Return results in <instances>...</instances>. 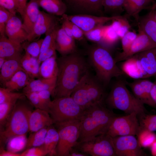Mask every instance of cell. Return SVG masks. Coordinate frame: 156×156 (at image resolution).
Wrapping results in <instances>:
<instances>
[{"label":"cell","instance_id":"obj_28","mask_svg":"<svg viewBox=\"0 0 156 156\" xmlns=\"http://www.w3.org/2000/svg\"><path fill=\"white\" fill-rule=\"evenodd\" d=\"M58 72V65L56 55L42 62L40 66L39 73L41 78L50 79L56 77Z\"/></svg>","mask_w":156,"mask_h":156},{"label":"cell","instance_id":"obj_21","mask_svg":"<svg viewBox=\"0 0 156 156\" xmlns=\"http://www.w3.org/2000/svg\"><path fill=\"white\" fill-rule=\"evenodd\" d=\"M56 81L57 77L50 79L40 78L36 79H32L23 88V93L39 92L48 90L51 92L52 96L53 98Z\"/></svg>","mask_w":156,"mask_h":156},{"label":"cell","instance_id":"obj_6","mask_svg":"<svg viewBox=\"0 0 156 156\" xmlns=\"http://www.w3.org/2000/svg\"><path fill=\"white\" fill-rule=\"evenodd\" d=\"M125 81L119 80L112 86L107 94L105 103L110 109L124 112L127 114L136 113L137 115L145 113L144 104L128 89Z\"/></svg>","mask_w":156,"mask_h":156},{"label":"cell","instance_id":"obj_24","mask_svg":"<svg viewBox=\"0 0 156 156\" xmlns=\"http://www.w3.org/2000/svg\"><path fill=\"white\" fill-rule=\"evenodd\" d=\"M121 69L124 74L135 80L148 78L133 56L125 60L122 64Z\"/></svg>","mask_w":156,"mask_h":156},{"label":"cell","instance_id":"obj_18","mask_svg":"<svg viewBox=\"0 0 156 156\" xmlns=\"http://www.w3.org/2000/svg\"><path fill=\"white\" fill-rule=\"evenodd\" d=\"M53 120L47 111L36 109L30 114L29 120V131L31 133L54 125Z\"/></svg>","mask_w":156,"mask_h":156},{"label":"cell","instance_id":"obj_23","mask_svg":"<svg viewBox=\"0 0 156 156\" xmlns=\"http://www.w3.org/2000/svg\"><path fill=\"white\" fill-rule=\"evenodd\" d=\"M21 57L8 59L0 68V82L2 85L9 80L18 71L24 70L21 62Z\"/></svg>","mask_w":156,"mask_h":156},{"label":"cell","instance_id":"obj_35","mask_svg":"<svg viewBox=\"0 0 156 156\" xmlns=\"http://www.w3.org/2000/svg\"><path fill=\"white\" fill-rule=\"evenodd\" d=\"M60 27L57 22L45 33V37L43 39L42 43L40 53L55 44L57 33Z\"/></svg>","mask_w":156,"mask_h":156},{"label":"cell","instance_id":"obj_50","mask_svg":"<svg viewBox=\"0 0 156 156\" xmlns=\"http://www.w3.org/2000/svg\"><path fill=\"white\" fill-rule=\"evenodd\" d=\"M70 25L73 38L75 40H83L85 37L83 31L78 26L70 21Z\"/></svg>","mask_w":156,"mask_h":156},{"label":"cell","instance_id":"obj_32","mask_svg":"<svg viewBox=\"0 0 156 156\" xmlns=\"http://www.w3.org/2000/svg\"><path fill=\"white\" fill-rule=\"evenodd\" d=\"M152 0H133L125 10L128 15L133 17L138 22L140 18V12L142 10L148 8Z\"/></svg>","mask_w":156,"mask_h":156},{"label":"cell","instance_id":"obj_14","mask_svg":"<svg viewBox=\"0 0 156 156\" xmlns=\"http://www.w3.org/2000/svg\"><path fill=\"white\" fill-rule=\"evenodd\" d=\"M135 96L143 104L156 109V104L152 99L151 91L153 82L145 79H135L133 82L125 81Z\"/></svg>","mask_w":156,"mask_h":156},{"label":"cell","instance_id":"obj_62","mask_svg":"<svg viewBox=\"0 0 156 156\" xmlns=\"http://www.w3.org/2000/svg\"><path fill=\"white\" fill-rule=\"evenodd\" d=\"M156 6V2L153 5L152 7L151 8V9H152L153 8H154V7H155Z\"/></svg>","mask_w":156,"mask_h":156},{"label":"cell","instance_id":"obj_44","mask_svg":"<svg viewBox=\"0 0 156 156\" xmlns=\"http://www.w3.org/2000/svg\"><path fill=\"white\" fill-rule=\"evenodd\" d=\"M14 15L7 10L0 6V36L5 35L6 25L11 17Z\"/></svg>","mask_w":156,"mask_h":156},{"label":"cell","instance_id":"obj_59","mask_svg":"<svg viewBox=\"0 0 156 156\" xmlns=\"http://www.w3.org/2000/svg\"><path fill=\"white\" fill-rule=\"evenodd\" d=\"M151 148L152 155L156 156V140L152 145Z\"/></svg>","mask_w":156,"mask_h":156},{"label":"cell","instance_id":"obj_63","mask_svg":"<svg viewBox=\"0 0 156 156\" xmlns=\"http://www.w3.org/2000/svg\"><path fill=\"white\" fill-rule=\"evenodd\" d=\"M156 9V6L155 7H154V8L151 9V10H154Z\"/></svg>","mask_w":156,"mask_h":156},{"label":"cell","instance_id":"obj_10","mask_svg":"<svg viewBox=\"0 0 156 156\" xmlns=\"http://www.w3.org/2000/svg\"><path fill=\"white\" fill-rule=\"evenodd\" d=\"M140 131L137 114L133 113L124 116L115 117L106 133L112 138L128 135L137 136Z\"/></svg>","mask_w":156,"mask_h":156},{"label":"cell","instance_id":"obj_29","mask_svg":"<svg viewBox=\"0 0 156 156\" xmlns=\"http://www.w3.org/2000/svg\"><path fill=\"white\" fill-rule=\"evenodd\" d=\"M39 6L48 13L62 16L65 14L67 7L62 0H37Z\"/></svg>","mask_w":156,"mask_h":156},{"label":"cell","instance_id":"obj_3","mask_svg":"<svg viewBox=\"0 0 156 156\" xmlns=\"http://www.w3.org/2000/svg\"><path fill=\"white\" fill-rule=\"evenodd\" d=\"M34 107L24 94L17 100L7 120L5 129L0 131L1 144H6L13 136L27 134L29 131V117Z\"/></svg>","mask_w":156,"mask_h":156},{"label":"cell","instance_id":"obj_56","mask_svg":"<svg viewBox=\"0 0 156 156\" xmlns=\"http://www.w3.org/2000/svg\"><path fill=\"white\" fill-rule=\"evenodd\" d=\"M0 156H21V153H15L12 152L5 150L2 147H1Z\"/></svg>","mask_w":156,"mask_h":156},{"label":"cell","instance_id":"obj_26","mask_svg":"<svg viewBox=\"0 0 156 156\" xmlns=\"http://www.w3.org/2000/svg\"><path fill=\"white\" fill-rule=\"evenodd\" d=\"M138 27L142 30L156 44V21L153 12L151 10L147 14L140 18L138 21Z\"/></svg>","mask_w":156,"mask_h":156},{"label":"cell","instance_id":"obj_58","mask_svg":"<svg viewBox=\"0 0 156 156\" xmlns=\"http://www.w3.org/2000/svg\"><path fill=\"white\" fill-rule=\"evenodd\" d=\"M78 6L85 8L86 0H70Z\"/></svg>","mask_w":156,"mask_h":156},{"label":"cell","instance_id":"obj_45","mask_svg":"<svg viewBox=\"0 0 156 156\" xmlns=\"http://www.w3.org/2000/svg\"><path fill=\"white\" fill-rule=\"evenodd\" d=\"M48 153L42 146L29 148L21 153V156H44Z\"/></svg>","mask_w":156,"mask_h":156},{"label":"cell","instance_id":"obj_52","mask_svg":"<svg viewBox=\"0 0 156 156\" xmlns=\"http://www.w3.org/2000/svg\"><path fill=\"white\" fill-rule=\"evenodd\" d=\"M62 16L61 27L67 35L73 38L71 29L70 21L68 18V15L65 14Z\"/></svg>","mask_w":156,"mask_h":156},{"label":"cell","instance_id":"obj_13","mask_svg":"<svg viewBox=\"0 0 156 156\" xmlns=\"http://www.w3.org/2000/svg\"><path fill=\"white\" fill-rule=\"evenodd\" d=\"M69 20L78 26L83 31L86 32L98 27L103 25L110 21L117 19L122 16L107 17L97 16L90 15L80 14L68 15Z\"/></svg>","mask_w":156,"mask_h":156},{"label":"cell","instance_id":"obj_20","mask_svg":"<svg viewBox=\"0 0 156 156\" xmlns=\"http://www.w3.org/2000/svg\"><path fill=\"white\" fill-rule=\"evenodd\" d=\"M37 0L27 3L23 17V27L29 35L31 32L40 12Z\"/></svg>","mask_w":156,"mask_h":156},{"label":"cell","instance_id":"obj_40","mask_svg":"<svg viewBox=\"0 0 156 156\" xmlns=\"http://www.w3.org/2000/svg\"><path fill=\"white\" fill-rule=\"evenodd\" d=\"M23 93L15 92L4 87L0 88V104L18 100L24 95Z\"/></svg>","mask_w":156,"mask_h":156},{"label":"cell","instance_id":"obj_25","mask_svg":"<svg viewBox=\"0 0 156 156\" xmlns=\"http://www.w3.org/2000/svg\"><path fill=\"white\" fill-rule=\"evenodd\" d=\"M32 79L24 70H22L17 72L2 86L11 90L18 91L25 87Z\"/></svg>","mask_w":156,"mask_h":156},{"label":"cell","instance_id":"obj_1","mask_svg":"<svg viewBox=\"0 0 156 156\" xmlns=\"http://www.w3.org/2000/svg\"><path fill=\"white\" fill-rule=\"evenodd\" d=\"M58 72L54 99L70 96L84 75L88 71L87 62L76 52L57 59Z\"/></svg>","mask_w":156,"mask_h":156},{"label":"cell","instance_id":"obj_41","mask_svg":"<svg viewBox=\"0 0 156 156\" xmlns=\"http://www.w3.org/2000/svg\"><path fill=\"white\" fill-rule=\"evenodd\" d=\"M24 94L36 109L45 110L49 113V108L43 103L38 92H29Z\"/></svg>","mask_w":156,"mask_h":156},{"label":"cell","instance_id":"obj_12","mask_svg":"<svg viewBox=\"0 0 156 156\" xmlns=\"http://www.w3.org/2000/svg\"><path fill=\"white\" fill-rule=\"evenodd\" d=\"M156 47V44L138 27L137 36L129 49L125 52L119 53L114 59L117 63L125 60L138 53Z\"/></svg>","mask_w":156,"mask_h":156},{"label":"cell","instance_id":"obj_46","mask_svg":"<svg viewBox=\"0 0 156 156\" xmlns=\"http://www.w3.org/2000/svg\"><path fill=\"white\" fill-rule=\"evenodd\" d=\"M137 35L134 32L129 31L121 38L122 52H125L129 49Z\"/></svg>","mask_w":156,"mask_h":156},{"label":"cell","instance_id":"obj_55","mask_svg":"<svg viewBox=\"0 0 156 156\" xmlns=\"http://www.w3.org/2000/svg\"><path fill=\"white\" fill-rule=\"evenodd\" d=\"M88 155L79 151L74 147L71 148L69 152V156H88Z\"/></svg>","mask_w":156,"mask_h":156},{"label":"cell","instance_id":"obj_4","mask_svg":"<svg viewBox=\"0 0 156 156\" xmlns=\"http://www.w3.org/2000/svg\"><path fill=\"white\" fill-rule=\"evenodd\" d=\"M105 87L88 71L82 77L71 96L83 110L99 103L104 102L107 94Z\"/></svg>","mask_w":156,"mask_h":156},{"label":"cell","instance_id":"obj_61","mask_svg":"<svg viewBox=\"0 0 156 156\" xmlns=\"http://www.w3.org/2000/svg\"><path fill=\"white\" fill-rule=\"evenodd\" d=\"M14 1L15 2V3L16 4V8H17V7H18V1H17V0H14Z\"/></svg>","mask_w":156,"mask_h":156},{"label":"cell","instance_id":"obj_16","mask_svg":"<svg viewBox=\"0 0 156 156\" xmlns=\"http://www.w3.org/2000/svg\"><path fill=\"white\" fill-rule=\"evenodd\" d=\"M5 34L11 40L21 44L27 40L29 35L23 27L22 22L16 15L12 16L7 23Z\"/></svg>","mask_w":156,"mask_h":156},{"label":"cell","instance_id":"obj_49","mask_svg":"<svg viewBox=\"0 0 156 156\" xmlns=\"http://www.w3.org/2000/svg\"><path fill=\"white\" fill-rule=\"evenodd\" d=\"M0 6L7 10L13 15H16L17 12L14 0H0Z\"/></svg>","mask_w":156,"mask_h":156},{"label":"cell","instance_id":"obj_39","mask_svg":"<svg viewBox=\"0 0 156 156\" xmlns=\"http://www.w3.org/2000/svg\"><path fill=\"white\" fill-rule=\"evenodd\" d=\"M105 25H102L90 31L84 32V36L88 40L95 42L102 41Z\"/></svg>","mask_w":156,"mask_h":156},{"label":"cell","instance_id":"obj_43","mask_svg":"<svg viewBox=\"0 0 156 156\" xmlns=\"http://www.w3.org/2000/svg\"><path fill=\"white\" fill-rule=\"evenodd\" d=\"M118 38L116 31L111 25H105L102 41L107 44H112Z\"/></svg>","mask_w":156,"mask_h":156},{"label":"cell","instance_id":"obj_37","mask_svg":"<svg viewBox=\"0 0 156 156\" xmlns=\"http://www.w3.org/2000/svg\"><path fill=\"white\" fill-rule=\"evenodd\" d=\"M17 100H14L0 104V126L5 125Z\"/></svg>","mask_w":156,"mask_h":156},{"label":"cell","instance_id":"obj_51","mask_svg":"<svg viewBox=\"0 0 156 156\" xmlns=\"http://www.w3.org/2000/svg\"><path fill=\"white\" fill-rule=\"evenodd\" d=\"M130 26L125 17H123L121 20V25L120 28L116 31L119 38L121 39L129 31Z\"/></svg>","mask_w":156,"mask_h":156},{"label":"cell","instance_id":"obj_7","mask_svg":"<svg viewBox=\"0 0 156 156\" xmlns=\"http://www.w3.org/2000/svg\"><path fill=\"white\" fill-rule=\"evenodd\" d=\"M84 110L71 96L63 97L51 101L49 113L54 124L80 120Z\"/></svg>","mask_w":156,"mask_h":156},{"label":"cell","instance_id":"obj_30","mask_svg":"<svg viewBox=\"0 0 156 156\" xmlns=\"http://www.w3.org/2000/svg\"><path fill=\"white\" fill-rule=\"evenodd\" d=\"M53 125L48 127L44 143L42 146L50 156H56V149L59 141V134Z\"/></svg>","mask_w":156,"mask_h":156},{"label":"cell","instance_id":"obj_17","mask_svg":"<svg viewBox=\"0 0 156 156\" xmlns=\"http://www.w3.org/2000/svg\"><path fill=\"white\" fill-rule=\"evenodd\" d=\"M133 56L137 59L148 78L156 75V47Z\"/></svg>","mask_w":156,"mask_h":156},{"label":"cell","instance_id":"obj_47","mask_svg":"<svg viewBox=\"0 0 156 156\" xmlns=\"http://www.w3.org/2000/svg\"><path fill=\"white\" fill-rule=\"evenodd\" d=\"M103 0H86L85 9L91 11L98 12L103 7Z\"/></svg>","mask_w":156,"mask_h":156},{"label":"cell","instance_id":"obj_31","mask_svg":"<svg viewBox=\"0 0 156 156\" xmlns=\"http://www.w3.org/2000/svg\"><path fill=\"white\" fill-rule=\"evenodd\" d=\"M27 138L26 134L13 136L7 141V150L15 153H18L26 148Z\"/></svg>","mask_w":156,"mask_h":156},{"label":"cell","instance_id":"obj_8","mask_svg":"<svg viewBox=\"0 0 156 156\" xmlns=\"http://www.w3.org/2000/svg\"><path fill=\"white\" fill-rule=\"evenodd\" d=\"M54 125L57 128L59 136L56 149V156H69L70 150L78 141L80 120Z\"/></svg>","mask_w":156,"mask_h":156},{"label":"cell","instance_id":"obj_5","mask_svg":"<svg viewBox=\"0 0 156 156\" xmlns=\"http://www.w3.org/2000/svg\"><path fill=\"white\" fill-rule=\"evenodd\" d=\"M88 55L90 63L96 72V76L105 87L112 78L124 74L109 52L101 45L96 44L90 47Z\"/></svg>","mask_w":156,"mask_h":156},{"label":"cell","instance_id":"obj_54","mask_svg":"<svg viewBox=\"0 0 156 156\" xmlns=\"http://www.w3.org/2000/svg\"><path fill=\"white\" fill-rule=\"evenodd\" d=\"M27 0H17V12L20 14L22 18L24 15L27 4Z\"/></svg>","mask_w":156,"mask_h":156},{"label":"cell","instance_id":"obj_22","mask_svg":"<svg viewBox=\"0 0 156 156\" xmlns=\"http://www.w3.org/2000/svg\"><path fill=\"white\" fill-rule=\"evenodd\" d=\"M23 48L21 44L11 40L5 35L0 36V57L7 59L21 57Z\"/></svg>","mask_w":156,"mask_h":156},{"label":"cell","instance_id":"obj_38","mask_svg":"<svg viewBox=\"0 0 156 156\" xmlns=\"http://www.w3.org/2000/svg\"><path fill=\"white\" fill-rule=\"evenodd\" d=\"M125 0H103V7L107 12H118L124 9Z\"/></svg>","mask_w":156,"mask_h":156},{"label":"cell","instance_id":"obj_34","mask_svg":"<svg viewBox=\"0 0 156 156\" xmlns=\"http://www.w3.org/2000/svg\"><path fill=\"white\" fill-rule=\"evenodd\" d=\"M140 130L146 129L156 131V115L146 114V112L137 115Z\"/></svg>","mask_w":156,"mask_h":156},{"label":"cell","instance_id":"obj_57","mask_svg":"<svg viewBox=\"0 0 156 156\" xmlns=\"http://www.w3.org/2000/svg\"><path fill=\"white\" fill-rule=\"evenodd\" d=\"M155 78L152 86L151 91V95L152 99L154 103L156 104V75Z\"/></svg>","mask_w":156,"mask_h":156},{"label":"cell","instance_id":"obj_11","mask_svg":"<svg viewBox=\"0 0 156 156\" xmlns=\"http://www.w3.org/2000/svg\"><path fill=\"white\" fill-rule=\"evenodd\" d=\"M112 140L117 156L146 155L134 135L117 136Z\"/></svg>","mask_w":156,"mask_h":156},{"label":"cell","instance_id":"obj_2","mask_svg":"<svg viewBox=\"0 0 156 156\" xmlns=\"http://www.w3.org/2000/svg\"><path fill=\"white\" fill-rule=\"evenodd\" d=\"M117 116L106 106L105 102L84 109L80 120L78 142L87 140L106 133L112 120Z\"/></svg>","mask_w":156,"mask_h":156},{"label":"cell","instance_id":"obj_60","mask_svg":"<svg viewBox=\"0 0 156 156\" xmlns=\"http://www.w3.org/2000/svg\"><path fill=\"white\" fill-rule=\"evenodd\" d=\"M8 59L5 57H0V68L6 62Z\"/></svg>","mask_w":156,"mask_h":156},{"label":"cell","instance_id":"obj_53","mask_svg":"<svg viewBox=\"0 0 156 156\" xmlns=\"http://www.w3.org/2000/svg\"><path fill=\"white\" fill-rule=\"evenodd\" d=\"M38 92L42 101L49 110V107L52 101L50 98L51 96H52L51 92L48 90H43Z\"/></svg>","mask_w":156,"mask_h":156},{"label":"cell","instance_id":"obj_36","mask_svg":"<svg viewBox=\"0 0 156 156\" xmlns=\"http://www.w3.org/2000/svg\"><path fill=\"white\" fill-rule=\"evenodd\" d=\"M137 136L140 145L144 148L151 147L156 140V134L146 129L141 130Z\"/></svg>","mask_w":156,"mask_h":156},{"label":"cell","instance_id":"obj_15","mask_svg":"<svg viewBox=\"0 0 156 156\" xmlns=\"http://www.w3.org/2000/svg\"><path fill=\"white\" fill-rule=\"evenodd\" d=\"M58 22L55 15L40 11L37 20L31 33L28 35L29 42L38 39Z\"/></svg>","mask_w":156,"mask_h":156},{"label":"cell","instance_id":"obj_48","mask_svg":"<svg viewBox=\"0 0 156 156\" xmlns=\"http://www.w3.org/2000/svg\"><path fill=\"white\" fill-rule=\"evenodd\" d=\"M55 45L53 46L44 51L40 53L38 58L40 64L46 60L56 55Z\"/></svg>","mask_w":156,"mask_h":156},{"label":"cell","instance_id":"obj_33","mask_svg":"<svg viewBox=\"0 0 156 156\" xmlns=\"http://www.w3.org/2000/svg\"><path fill=\"white\" fill-rule=\"evenodd\" d=\"M48 127H45L31 133L27 138L26 149L42 146L44 142Z\"/></svg>","mask_w":156,"mask_h":156},{"label":"cell","instance_id":"obj_27","mask_svg":"<svg viewBox=\"0 0 156 156\" xmlns=\"http://www.w3.org/2000/svg\"><path fill=\"white\" fill-rule=\"evenodd\" d=\"M21 62L24 70L32 79L41 78L39 73L40 64L38 58L33 57L26 52L22 56Z\"/></svg>","mask_w":156,"mask_h":156},{"label":"cell","instance_id":"obj_42","mask_svg":"<svg viewBox=\"0 0 156 156\" xmlns=\"http://www.w3.org/2000/svg\"><path fill=\"white\" fill-rule=\"evenodd\" d=\"M43 39L33 41L23 47L25 52L31 56L38 58L40 53V50Z\"/></svg>","mask_w":156,"mask_h":156},{"label":"cell","instance_id":"obj_19","mask_svg":"<svg viewBox=\"0 0 156 156\" xmlns=\"http://www.w3.org/2000/svg\"><path fill=\"white\" fill-rule=\"evenodd\" d=\"M75 39L69 36L61 27L57 32L55 40L56 50L62 56L70 54L76 52Z\"/></svg>","mask_w":156,"mask_h":156},{"label":"cell","instance_id":"obj_9","mask_svg":"<svg viewBox=\"0 0 156 156\" xmlns=\"http://www.w3.org/2000/svg\"><path fill=\"white\" fill-rule=\"evenodd\" d=\"M73 147L88 156H117L112 138L106 133L87 140L78 141Z\"/></svg>","mask_w":156,"mask_h":156}]
</instances>
